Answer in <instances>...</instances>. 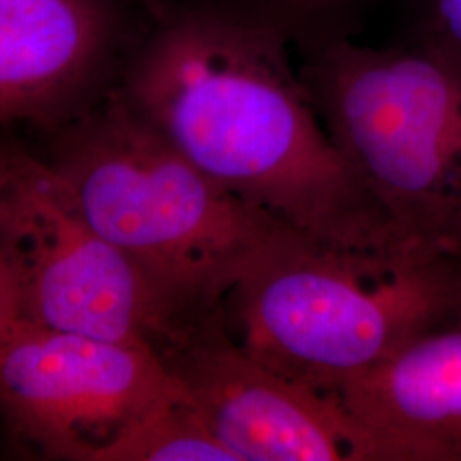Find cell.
Instances as JSON below:
<instances>
[{
	"mask_svg": "<svg viewBox=\"0 0 461 461\" xmlns=\"http://www.w3.org/2000/svg\"><path fill=\"white\" fill-rule=\"evenodd\" d=\"M297 72L379 212L405 238L461 258V72L354 40L303 55Z\"/></svg>",
	"mask_w": 461,
	"mask_h": 461,
	"instance_id": "277c9868",
	"label": "cell"
},
{
	"mask_svg": "<svg viewBox=\"0 0 461 461\" xmlns=\"http://www.w3.org/2000/svg\"><path fill=\"white\" fill-rule=\"evenodd\" d=\"M23 320L16 282L9 267L0 257V346Z\"/></svg>",
	"mask_w": 461,
	"mask_h": 461,
	"instance_id": "4fadbf2b",
	"label": "cell"
},
{
	"mask_svg": "<svg viewBox=\"0 0 461 461\" xmlns=\"http://www.w3.org/2000/svg\"><path fill=\"white\" fill-rule=\"evenodd\" d=\"M403 30L398 45L461 72V0H400Z\"/></svg>",
	"mask_w": 461,
	"mask_h": 461,
	"instance_id": "7c38bea8",
	"label": "cell"
},
{
	"mask_svg": "<svg viewBox=\"0 0 461 461\" xmlns=\"http://www.w3.org/2000/svg\"><path fill=\"white\" fill-rule=\"evenodd\" d=\"M249 356L331 393L461 312V258L396 234L346 243L284 228L224 297Z\"/></svg>",
	"mask_w": 461,
	"mask_h": 461,
	"instance_id": "7a4b0ae2",
	"label": "cell"
},
{
	"mask_svg": "<svg viewBox=\"0 0 461 461\" xmlns=\"http://www.w3.org/2000/svg\"><path fill=\"white\" fill-rule=\"evenodd\" d=\"M161 357L234 461H364L357 429L339 402L249 356L221 308Z\"/></svg>",
	"mask_w": 461,
	"mask_h": 461,
	"instance_id": "52a82bcc",
	"label": "cell"
},
{
	"mask_svg": "<svg viewBox=\"0 0 461 461\" xmlns=\"http://www.w3.org/2000/svg\"><path fill=\"white\" fill-rule=\"evenodd\" d=\"M381 0H197L301 55L354 40Z\"/></svg>",
	"mask_w": 461,
	"mask_h": 461,
	"instance_id": "30bf717a",
	"label": "cell"
},
{
	"mask_svg": "<svg viewBox=\"0 0 461 461\" xmlns=\"http://www.w3.org/2000/svg\"><path fill=\"white\" fill-rule=\"evenodd\" d=\"M17 161H19V154H13L0 149V194L13 180L16 173Z\"/></svg>",
	"mask_w": 461,
	"mask_h": 461,
	"instance_id": "5bb4252c",
	"label": "cell"
},
{
	"mask_svg": "<svg viewBox=\"0 0 461 461\" xmlns=\"http://www.w3.org/2000/svg\"><path fill=\"white\" fill-rule=\"evenodd\" d=\"M95 461H234L188 395L169 396L139 413Z\"/></svg>",
	"mask_w": 461,
	"mask_h": 461,
	"instance_id": "8fae6325",
	"label": "cell"
},
{
	"mask_svg": "<svg viewBox=\"0 0 461 461\" xmlns=\"http://www.w3.org/2000/svg\"><path fill=\"white\" fill-rule=\"evenodd\" d=\"M329 395L364 461H461V312Z\"/></svg>",
	"mask_w": 461,
	"mask_h": 461,
	"instance_id": "ba28073f",
	"label": "cell"
},
{
	"mask_svg": "<svg viewBox=\"0 0 461 461\" xmlns=\"http://www.w3.org/2000/svg\"><path fill=\"white\" fill-rule=\"evenodd\" d=\"M0 257L23 320L159 354L182 335L144 274L87 224L55 171L26 154L0 194Z\"/></svg>",
	"mask_w": 461,
	"mask_h": 461,
	"instance_id": "5b68a950",
	"label": "cell"
},
{
	"mask_svg": "<svg viewBox=\"0 0 461 461\" xmlns=\"http://www.w3.org/2000/svg\"><path fill=\"white\" fill-rule=\"evenodd\" d=\"M49 166L182 330L217 312L257 253L287 228L185 159L118 87L67 131Z\"/></svg>",
	"mask_w": 461,
	"mask_h": 461,
	"instance_id": "3957f363",
	"label": "cell"
},
{
	"mask_svg": "<svg viewBox=\"0 0 461 461\" xmlns=\"http://www.w3.org/2000/svg\"><path fill=\"white\" fill-rule=\"evenodd\" d=\"M96 0H0V125L64 113L115 45Z\"/></svg>",
	"mask_w": 461,
	"mask_h": 461,
	"instance_id": "9c48e42d",
	"label": "cell"
},
{
	"mask_svg": "<svg viewBox=\"0 0 461 461\" xmlns=\"http://www.w3.org/2000/svg\"><path fill=\"white\" fill-rule=\"evenodd\" d=\"M287 49L195 2L161 13L118 89L185 159L282 224L346 243L400 234L333 146Z\"/></svg>",
	"mask_w": 461,
	"mask_h": 461,
	"instance_id": "6da1fadb",
	"label": "cell"
},
{
	"mask_svg": "<svg viewBox=\"0 0 461 461\" xmlns=\"http://www.w3.org/2000/svg\"><path fill=\"white\" fill-rule=\"evenodd\" d=\"M186 395L149 344H122L21 320L0 346V411L57 460L95 461L139 413Z\"/></svg>",
	"mask_w": 461,
	"mask_h": 461,
	"instance_id": "8992f818",
	"label": "cell"
}]
</instances>
